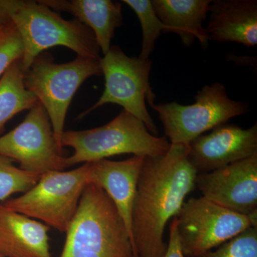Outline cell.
Instances as JSON below:
<instances>
[{"mask_svg":"<svg viewBox=\"0 0 257 257\" xmlns=\"http://www.w3.org/2000/svg\"><path fill=\"white\" fill-rule=\"evenodd\" d=\"M188 150V145H170L165 155L144 159L132 214L135 257H165L166 225L195 188L197 172Z\"/></svg>","mask_w":257,"mask_h":257,"instance_id":"cell-1","label":"cell"},{"mask_svg":"<svg viewBox=\"0 0 257 257\" xmlns=\"http://www.w3.org/2000/svg\"><path fill=\"white\" fill-rule=\"evenodd\" d=\"M60 257H135L124 221L105 191L89 183L83 191Z\"/></svg>","mask_w":257,"mask_h":257,"instance_id":"cell-2","label":"cell"},{"mask_svg":"<svg viewBox=\"0 0 257 257\" xmlns=\"http://www.w3.org/2000/svg\"><path fill=\"white\" fill-rule=\"evenodd\" d=\"M170 145L165 136L152 135L143 121L124 110L99 127L64 131L61 140L62 148L73 149L72 155L66 157L67 168L125 154L162 156L168 151Z\"/></svg>","mask_w":257,"mask_h":257,"instance_id":"cell-3","label":"cell"},{"mask_svg":"<svg viewBox=\"0 0 257 257\" xmlns=\"http://www.w3.org/2000/svg\"><path fill=\"white\" fill-rule=\"evenodd\" d=\"M23 42L24 72L42 52L62 46L78 57L99 60L100 49L90 29L78 20H67L40 1L18 0L11 14Z\"/></svg>","mask_w":257,"mask_h":257,"instance_id":"cell-4","label":"cell"},{"mask_svg":"<svg viewBox=\"0 0 257 257\" xmlns=\"http://www.w3.org/2000/svg\"><path fill=\"white\" fill-rule=\"evenodd\" d=\"M102 75L99 60L78 57L57 64L53 56L42 52L25 72L24 84L46 109L61 151L66 116L74 94L89 77Z\"/></svg>","mask_w":257,"mask_h":257,"instance_id":"cell-5","label":"cell"},{"mask_svg":"<svg viewBox=\"0 0 257 257\" xmlns=\"http://www.w3.org/2000/svg\"><path fill=\"white\" fill-rule=\"evenodd\" d=\"M89 162L70 171H54L41 175L23 195L7 199L12 210L66 233L78 208L83 191L89 184Z\"/></svg>","mask_w":257,"mask_h":257,"instance_id":"cell-6","label":"cell"},{"mask_svg":"<svg viewBox=\"0 0 257 257\" xmlns=\"http://www.w3.org/2000/svg\"><path fill=\"white\" fill-rule=\"evenodd\" d=\"M99 64L105 80L104 92L95 104L79 115V119L104 104H117L143 121L148 131L157 136L158 128L146 106V101L150 105L155 99L150 83L152 60L128 57L120 47L111 46L99 59Z\"/></svg>","mask_w":257,"mask_h":257,"instance_id":"cell-7","label":"cell"},{"mask_svg":"<svg viewBox=\"0 0 257 257\" xmlns=\"http://www.w3.org/2000/svg\"><path fill=\"white\" fill-rule=\"evenodd\" d=\"M195 102L182 105L176 101L150 104L158 113L171 145H189L194 139L236 116L246 114L249 105L233 100L221 82L205 85L194 96Z\"/></svg>","mask_w":257,"mask_h":257,"instance_id":"cell-8","label":"cell"},{"mask_svg":"<svg viewBox=\"0 0 257 257\" xmlns=\"http://www.w3.org/2000/svg\"><path fill=\"white\" fill-rule=\"evenodd\" d=\"M176 218L182 252L187 257L200 256L257 226V213L243 215L202 197L184 202Z\"/></svg>","mask_w":257,"mask_h":257,"instance_id":"cell-9","label":"cell"},{"mask_svg":"<svg viewBox=\"0 0 257 257\" xmlns=\"http://www.w3.org/2000/svg\"><path fill=\"white\" fill-rule=\"evenodd\" d=\"M0 155L26 172L43 175L63 171L66 157L57 146L46 109L40 102L10 133L0 136Z\"/></svg>","mask_w":257,"mask_h":257,"instance_id":"cell-10","label":"cell"},{"mask_svg":"<svg viewBox=\"0 0 257 257\" xmlns=\"http://www.w3.org/2000/svg\"><path fill=\"white\" fill-rule=\"evenodd\" d=\"M202 197L238 214L257 213V154L208 173L197 174Z\"/></svg>","mask_w":257,"mask_h":257,"instance_id":"cell-11","label":"cell"},{"mask_svg":"<svg viewBox=\"0 0 257 257\" xmlns=\"http://www.w3.org/2000/svg\"><path fill=\"white\" fill-rule=\"evenodd\" d=\"M187 158L197 174L208 173L257 154V124L243 128L224 124L194 139Z\"/></svg>","mask_w":257,"mask_h":257,"instance_id":"cell-12","label":"cell"},{"mask_svg":"<svg viewBox=\"0 0 257 257\" xmlns=\"http://www.w3.org/2000/svg\"><path fill=\"white\" fill-rule=\"evenodd\" d=\"M144 159L145 157L133 156L123 161L105 159L89 162V184L99 186L111 198L124 221L132 243L133 203Z\"/></svg>","mask_w":257,"mask_h":257,"instance_id":"cell-13","label":"cell"},{"mask_svg":"<svg viewBox=\"0 0 257 257\" xmlns=\"http://www.w3.org/2000/svg\"><path fill=\"white\" fill-rule=\"evenodd\" d=\"M206 28L211 40L257 45L256 0H215L209 6Z\"/></svg>","mask_w":257,"mask_h":257,"instance_id":"cell-14","label":"cell"},{"mask_svg":"<svg viewBox=\"0 0 257 257\" xmlns=\"http://www.w3.org/2000/svg\"><path fill=\"white\" fill-rule=\"evenodd\" d=\"M50 229L41 221L0 204V256L52 257Z\"/></svg>","mask_w":257,"mask_h":257,"instance_id":"cell-15","label":"cell"},{"mask_svg":"<svg viewBox=\"0 0 257 257\" xmlns=\"http://www.w3.org/2000/svg\"><path fill=\"white\" fill-rule=\"evenodd\" d=\"M54 11L66 12L92 30L103 55L110 49L115 30L122 25L121 4L111 0H40Z\"/></svg>","mask_w":257,"mask_h":257,"instance_id":"cell-16","label":"cell"},{"mask_svg":"<svg viewBox=\"0 0 257 257\" xmlns=\"http://www.w3.org/2000/svg\"><path fill=\"white\" fill-rule=\"evenodd\" d=\"M155 13L165 26V32L179 35L185 46L195 40L206 50L211 41L203 22L209 13V0H152Z\"/></svg>","mask_w":257,"mask_h":257,"instance_id":"cell-17","label":"cell"},{"mask_svg":"<svg viewBox=\"0 0 257 257\" xmlns=\"http://www.w3.org/2000/svg\"><path fill=\"white\" fill-rule=\"evenodd\" d=\"M21 60L12 64L0 78V136L15 115L30 110L38 102L24 84Z\"/></svg>","mask_w":257,"mask_h":257,"instance_id":"cell-18","label":"cell"},{"mask_svg":"<svg viewBox=\"0 0 257 257\" xmlns=\"http://www.w3.org/2000/svg\"><path fill=\"white\" fill-rule=\"evenodd\" d=\"M122 3L136 13L143 30L142 50L139 57L149 59L161 32H165V26L157 17L150 0H123Z\"/></svg>","mask_w":257,"mask_h":257,"instance_id":"cell-19","label":"cell"},{"mask_svg":"<svg viewBox=\"0 0 257 257\" xmlns=\"http://www.w3.org/2000/svg\"><path fill=\"white\" fill-rule=\"evenodd\" d=\"M13 163L10 159L0 155V202L6 201L17 193L28 192L41 177L22 170Z\"/></svg>","mask_w":257,"mask_h":257,"instance_id":"cell-20","label":"cell"},{"mask_svg":"<svg viewBox=\"0 0 257 257\" xmlns=\"http://www.w3.org/2000/svg\"><path fill=\"white\" fill-rule=\"evenodd\" d=\"M197 257H257V226H251L216 250Z\"/></svg>","mask_w":257,"mask_h":257,"instance_id":"cell-21","label":"cell"},{"mask_svg":"<svg viewBox=\"0 0 257 257\" xmlns=\"http://www.w3.org/2000/svg\"><path fill=\"white\" fill-rule=\"evenodd\" d=\"M23 54L21 37L10 20L0 26V78L12 64L23 59Z\"/></svg>","mask_w":257,"mask_h":257,"instance_id":"cell-22","label":"cell"},{"mask_svg":"<svg viewBox=\"0 0 257 257\" xmlns=\"http://www.w3.org/2000/svg\"><path fill=\"white\" fill-rule=\"evenodd\" d=\"M165 257H185L182 252V246L179 241L177 231V218L174 217L170 227V240L167 244Z\"/></svg>","mask_w":257,"mask_h":257,"instance_id":"cell-23","label":"cell"},{"mask_svg":"<svg viewBox=\"0 0 257 257\" xmlns=\"http://www.w3.org/2000/svg\"><path fill=\"white\" fill-rule=\"evenodd\" d=\"M18 0H0V26L11 20V14Z\"/></svg>","mask_w":257,"mask_h":257,"instance_id":"cell-24","label":"cell"},{"mask_svg":"<svg viewBox=\"0 0 257 257\" xmlns=\"http://www.w3.org/2000/svg\"><path fill=\"white\" fill-rule=\"evenodd\" d=\"M0 257H2L1 256H0Z\"/></svg>","mask_w":257,"mask_h":257,"instance_id":"cell-25","label":"cell"}]
</instances>
